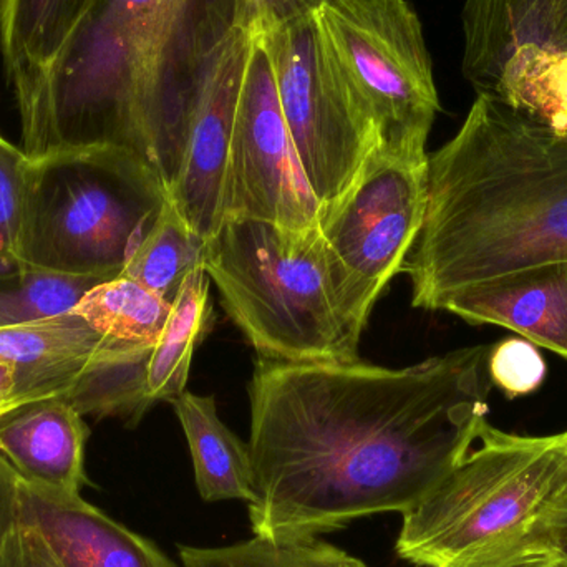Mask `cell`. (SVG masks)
<instances>
[{"label": "cell", "instance_id": "1", "mask_svg": "<svg viewBox=\"0 0 567 567\" xmlns=\"http://www.w3.org/2000/svg\"><path fill=\"white\" fill-rule=\"evenodd\" d=\"M488 346L406 369L256 362L248 385L252 533L307 542L422 503L488 422Z\"/></svg>", "mask_w": 567, "mask_h": 567}, {"label": "cell", "instance_id": "2", "mask_svg": "<svg viewBox=\"0 0 567 567\" xmlns=\"http://www.w3.org/2000/svg\"><path fill=\"white\" fill-rule=\"evenodd\" d=\"M235 29L236 0H93L20 113V150L29 159L132 150L172 195L203 93Z\"/></svg>", "mask_w": 567, "mask_h": 567}, {"label": "cell", "instance_id": "3", "mask_svg": "<svg viewBox=\"0 0 567 567\" xmlns=\"http://www.w3.org/2000/svg\"><path fill=\"white\" fill-rule=\"evenodd\" d=\"M567 261V132L476 93L462 128L429 155V202L403 262L412 306L442 310L453 293Z\"/></svg>", "mask_w": 567, "mask_h": 567}, {"label": "cell", "instance_id": "4", "mask_svg": "<svg viewBox=\"0 0 567 567\" xmlns=\"http://www.w3.org/2000/svg\"><path fill=\"white\" fill-rule=\"evenodd\" d=\"M567 516V433L486 422L463 462L403 515L395 551L419 567H529L551 559Z\"/></svg>", "mask_w": 567, "mask_h": 567}, {"label": "cell", "instance_id": "5", "mask_svg": "<svg viewBox=\"0 0 567 567\" xmlns=\"http://www.w3.org/2000/svg\"><path fill=\"white\" fill-rule=\"evenodd\" d=\"M168 198L155 166L132 150L95 146L30 159L20 265L120 278Z\"/></svg>", "mask_w": 567, "mask_h": 567}, {"label": "cell", "instance_id": "6", "mask_svg": "<svg viewBox=\"0 0 567 567\" xmlns=\"http://www.w3.org/2000/svg\"><path fill=\"white\" fill-rule=\"evenodd\" d=\"M203 269L229 319L261 359L349 362L359 340L340 317L319 226L289 229L226 219L205 245Z\"/></svg>", "mask_w": 567, "mask_h": 567}, {"label": "cell", "instance_id": "7", "mask_svg": "<svg viewBox=\"0 0 567 567\" xmlns=\"http://www.w3.org/2000/svg\"><path fill=\"white\" fill-rule=\"evenodd\" d=\"M317 19L343 79L375 126L377 148L426 158L440 99L413 7L406 0H326Z\"/></svg>", "mask_w": 567, "mask_h": 567}, {"label": "cell", "instance_id": "8", "mask_svg": "<svg viewBox=\"0 0 567 567\" xmlns=\"http://www.w3.org/2000/svg\"><path fill=\"white\" fill-rule=\"evenodd\" d=\"M426 202L429 156L405 158L375 148L349 192L320 215L340 317L359 342L380 293L402 272Z\"/></svg>", "mask_w": 567, "mask_h": 567}, {"label": "cell", "instance_id": "9", "mask_svg": "<svg viewBox=\"0 0 567 567\" xmlns=\"http://www.w3.org/2000/svg\"><path fill=\"white\" fill-rule=\"evenodd\" d=\"M307 183L323 209L339 202L379 145L317 16L258 37Z\"/></svg>", "mask_w": 567, "mask_h": 567}, {"label": "cell", "instance_id": "10", "mask_svg": "<svg viewBox=\"0 0 567 567\" xmlns=\"http://www.w3.org/2000/svg\"><path fill=\"white\" fill-rule=\"evenodd\" d=\"M226 219L289 229L319 226L317 202L279 106L271 63L255 39L243 76L225 182Z\"/></svg>", "mask_w": 567, "mask_h": 567}, {"label": "cell", "instance_id": "11", "mask_svg": "<svg viewBox=\"0 0 567 567\" xmlns=\"http://www.w3.org/2000/svg\"><path fill=\"white\" fill-rule=\"evenodd\" d=\"M255 37L236 27L206 85L186 143L173 202L209 241L225 223V182L236 109Z\"/></svg>", "mask_w": 567, "mask_h": 567}, {"label": "cell", "instance_id": "12", "mask_svg": "<svg viewBox=\"0 0 567 567\" xmlns=\"http://www.w3.org/2000/svg\"><path fill=\"white\" fill-rule=\"evenodd\" d=\"M90 430L62 399L33 400L0 413V460L22 485L82 496Z\"/></svg>", "mask_w": 567, "mask_h": 567}, {"label": "cell", "instance_id": "13", "mask_svg": "<svg viewBox=\"0 0 567 567\" xmlns=\"http://www.w3.org/2000/svg\"><path fill=\"white\" fill-rule=\"evenodd\" d=\"M123 343L130 342L102 336L75 312L0 327V363L13 370L16 382L7 410L33 400H65L96 360Z\"/></svg>", "mask_w": 567, "mask_h": 567}, {"label": "cell", "instance_id": "14", "mask_svg": "<svg viewBox=\"0 0 567 567\" xmlns=\"http://www.w3.org/2000/svg\"><path fill=\"white\" fill-rule=\"evenodd\" d=\"M20 522L35 529L60 567H178L155 543L120 525L82 496L20 483Z\"/></svg>", "mask_w": 567, "mask_h": 567}, {"label": "cell", "instance_id": "15", "mask_svg": "<svg viewBox=\"0 0 567 567\" xmlns=\"http://www.w3.org/2000/svg\"><path fill=\"white\" fill-rule=\"evenodd\" d=\"M445 312L470 323L505 327L567 357V261L519 269L450 296Z\"/></svg>", "mask_w": 567, "mask_h": 567}, {"label": "cell", "instance_id": "16", "mask_svg": "<svg viewBox=\"0 0 567 567\" xmlns=\"http://www.w3.org/2000/svg\"><path fill=\"white\" fill-rule=\"evenodd\" d=\"M93 0H0V50L19 113L35 99L47 73Z\"/></svg>", "mask_w": 567, "mask_h": 567}, {"label": "cell", "instance_id": "17", "mask_svg": "<svg viewBox=\"0 0 567 567\" xmlns=\"http://www.w3.org/2000/svg\"><path fill=\"white\" fill-rule=\"evenodd\" d=\"M567 0H465L463 76L476 93L495 85L503 63L523 43L545 45L558 27Z\"/></svg>", "mask_w": 567, "mask_h": 567}, {"label": "cell", "instance_id": "18", "mask_svg": "<svg viewBox=\"0 0 567 567\" xmlns=\"http://www.w3.org/2000/svg\"><path fill=\"white\" fill-rule=\"evenodd\" d=\"M172 405L188 442L199 496L208 503H252L256 480L249 445L219 419L215 396L185 392Z\"/></svg>", "mask_w": 567, "mask_h": 567}, {"label": "cell", "instance_id": "19", "mask_svg": "<svg viewBox=\"0 0 567 567\" xmlns=\"http://www.w3.org/2000/svg\"><path fill=\"white\" fill-rule=\"evenodd\" d=\"M213 306L205 269L193 271L173 300L172 312L148 363V390L153 402H169L186 392L193 355L212 329Z\"/></svg>", "mask_w": 567, "mask_h": 567}, {"label": "cell", "instance_id": "20", "mask_svg": "<svg viewBox=\"0 0 567 567\" xmlns=\"http://www.w3.org/2000/svg\"><path fill=\"white\" fill-rule=\"evenodd\" d=\"M509 109L556 132H567V50L523 43L488 90Z\"/></svg>", "mask_w": 567, "mask_h": 567}, {"label": "cell", "instance_id": "21", "mask_svg": "<svg viewBox=\"0 0 567 567\" xmlns=\"http://www.w3.org/2000/svg\"><path fill=\"white\" fill-rule=\"evenodd\" d=\"M72 312L109 339L155 346L172 312V302L143 284L120 276L92 287Z\"/></svg>", "mask_w": 567, "mask_h": 567}, {"label": "cell", "instance_id": "22", "mask_svg": "<svg viewBox=\"0 0 567 567\" xmlns=\"http://www.w3.org/2000/svg\"><path fill=\"white\" fill-rule=\"evenodd\" d=\"M205 245V239L193 231L169 196L122 276L143 284L173 303L185 279L203 268Z\"/></svg>", "mask_w": 567, "mask_h": 567}, {"label": "cell", "instance_id": "23", "mask_svg": "<svg viewBox=\"0 0 567 567\" xmlns=\"http://www.w3.org/2000/svg\"><path fill=\"white\" fill-rule=\"evenodd\" d=\"M182 567H367L349 553L319 539L276 542L255 536L221 548L179 546Z\"/></svg>", "mask_w": 567, "mask_h": 567}, {"label": "cell", "instance_id": "24", "mask_svg": "<svg viewBox=\"0 0 567 567\" xmlns=\"http://www.w3.org/2000/svg\"><path fill=\"white\" fill-rule=\"evenodd\" d=\"M99 278L52 275L25 269L0 278V327L20 326L72 312Z\"/></svg>", "mask_w": 567, "mask_h": 567}, {"label": "cell", "instance_id": "25", "mask_svg": "<svg viewBox=\"0 0 567 567\" xmlns=\"http://www.w3.org/2000/svg\"><path fill=\"white\" fill-rule=\"evenodd\" d=\"M30 159L0 135V278L25 271L19 261Z\"/></svg>", "mask_w": 567, "mask_h": 567}, {"label": "cell", "instance_id": "26", "mask_svg": "<svg viewBox=\"0 0 567 567\" xmlns=\"http://www.w3.org/2000/svg\"><path fill=\"white\" fill-rule=\"evenodd\" d=\"M488 372L508 399L529 395L545 383V357L535 343L513 337L489 347Z\"/></svg>", "mask_w": 567, "mask_h": 567}, {"label": "cell", "instance_id": "27", "mask_svg": "<svg viewBox=\"0 0 567 567\" xmlns=\"http://www.w3.org/2000/svg\"><path fill=\"white\" fill-rule=\"evenodd\" d=\"M323 3L326 0H236V27L258 39L317 16Z\"/></svg>", "mask_w": 567, "mask_h": 567}, {"label": "cell", "instance_id": "28", "mask_svg": "<svg viewBox=\"0 0 567 567\" xmlns=\"http://www.w3.org/2000/svg\"><path fill=\"white\" fill-rule=\"evenodd\" d=\"M0 567H60L50 555L49 548L42 542L35 529L20 522L13 535L10 536L2 556Z\"/></svg>", "mask_w": 567, "mask_h": 567}, {"label": "cell", "instance_id": "29", "mask_svg": "<svg viewBox=\"0 0 567 567\" xmlns=\"http://www.w3.org/2000/svg\"><path fill=\"white\" fill-rule=\"evenodd\" d=\"M20 482L0 460V556L20 523Z\"/></svg>", "mask_w": 567, "mask_h": 567}, {"label": "cell", "instance_id": "30", "mask_svg": "<svg viewBox=\"0 0 567 567\" xmlns=\"http://www.w3.org/2000/svg\"><path fill=\"white\" fill-rule=\"evenodd\" d=\"M13 370L0 363V413L6 412L13 392Z\"/></svg>", "mask_w": 567, "mask_h": 567}, {"label": "cell", "instance_id": "31", "mask_svg": "<svg viewBox=\"0 0 567 567\" xmlns=\"http://www.w3.org/2000/svg\"><path fill=\"white\" fill-rule=\"evenodd\" d=\"M545 45L553 47V49L567 50V2L565 10H563L561 19H559L558 27H556L551 39H549L548 43H545Z\"/></svg>", "mask_w": 567, "mask_h": 567}, {"label": "cell", "instance_id": "32", "mask_svg": "<svg viewBox=\"0 0 567 567\" xmlns=\"http://www.w3.org/2000/svg\"><path fill=\"white\" fill-rule=\"evenodd\" d=\"M551 559H556V561L567 566V516L565 522L561 523V526H559L558 535H556Z\"/></svg>", "mask_w": 567, "mask_h": 567}, {"label": "cell", "instance_id": "33", "mask_svg": "<svg viewBox=\"0 0 567 567\" xmlns=\"http://www.w3.org/2000/svg\"><path fill=\"white\" fill-rule=\"evenodd\" d=\"M529 567H567L563 565V563L556 561V559H548V561L538 563V565H533Z\"/></svg>", "mask_w": 567, "mask_h": 567}, {"label": "cell", "instance_id": "34", "mask_svg": "<svg viewBox=\"0 0 567 567\" xmlns=\"http://www.w3.org/2000/svg\"><path fill=\"white\" fill-rule=\"evenodd\" d=\"M567 433V432H566Z\"/></svg>", "mask_w": 567, "mask_h": 567}]
</instances>
